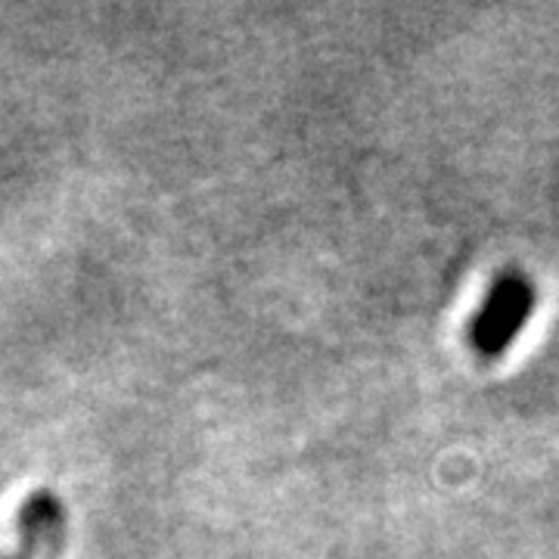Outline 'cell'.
Masks as SVG:
<instances>
[{
    "label": "cell",
    "instance_id": "6da1fadb",
    "mask_svg": "<svg viewBox=\"0 0 559 559\" xmlns=\"http://www.w3.org/2000/svg\"><path fill=\"white\" fill-rule=\"evenodd\" d=\"M535 301H538L535 283L522 271H503L491 283V289L469 326L473 348L481 358H500L516 342L528 314L535 311Z\"/></svg>",
    "mask_w": 559,
    "mask_h": 559
},
{
    "label": "cell",
    "instance_id": "7a4b0ae2",
    "mask_svg": "<svg viewBox=\"0 0 559 559\" xmlns=\"http://www.w3.org/2000/svg\"><path fill=\"white\" fill-rule=\"evenodd\" d=\"M66 550V507L62 500L38 488L22 500L16 513V547L0 559H60Z\"/></svg>",
    "mask_w": 559,
    "mask_h": 559
}]
</instances>
